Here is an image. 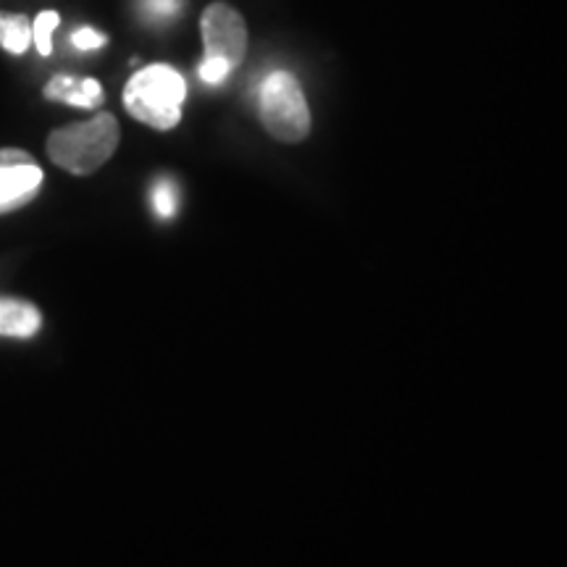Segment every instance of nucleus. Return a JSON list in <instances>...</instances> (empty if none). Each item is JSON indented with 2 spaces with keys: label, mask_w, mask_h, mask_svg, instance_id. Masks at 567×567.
<instances>
[{
  "label": "nucleus",
  "mask_w": 567,
  "mask_h": 567,
  "mask_svg": "<svg viewBox=\"0 0 567 567\" xmlns=\"http://www.w3.org/2000/svg\"><path fill=\"white\" fill-rule=\"evenodd\" d=\"M122 130L113 113H95L90 122L69 124L51 132L48 137V158L63 172L74 176H90L116 153Z\"/></svg>",
  "instance_id": "nucleus-1"
},
{
  "label": "nucleus",
  "mask_w": 567,
  "mask_h": 567,
  "mask_svg": "<svg viewBox=\"0 0 567 567\" xmlns=\"http://www.w3.org/2000/svg\"><path fill=\"white\" fill-rule=\"evenodd\" d=\"M184 97H187V82L166 63L140 69L124 87V105L130 116L158 132L174 130L182 122Z\"/></svg>",
  "instance_id": "nucleus-2"
},
{
  "label": "nucleus",
  "mask_w": 567,
  "mask_h": 567,
  "mask_svg": "<svg viewBox=\"0 0 567 567\" xmlns=\"http://www.w3.org/2000/svg\"><path fill=\"white\" fill-rule=\"evenodd\" d=\"M203 63L197 69L200 80L218 87L247 55V24L243 13L226 3H210L200 19Z\"/></svg>",
  "instance_id": "nucleus-3"
},
{
  "label": "nucleus",
  "mask_w": 567,
  "mask_h": 567,
  "mask_svg": "<svg viewBox=\"0 0 567 567\" xmlns=\"http://www.w3.org/2000/svg\"><path fill=\"white\" fill-rule=\"evenodd\" d=\"M260 122L279 142H302L310 132V109L292 71H274L260 84Z\"/></svg>",
  "instance_id": "nucleus-4"
},
{
  "label": "nucleus",
  "mask_w": 567,
  "mask_h": 567,
  "mask_svg": "<svg viewBox=\"0 0 567 567\" xmlns=\"http://www.w3.org/2000/svg\"><path fill=\"white\" fill-rule=\"evenodd\" d=\"M45 182L40 163L19 147H0V216L30 205Z\"/></svg>",
  "instance_id": "nucleus-5"
},
{
  "label": "nucleus",
  "mask_w": 567,
  "mask_h": 567,
  "mask_svg": "<svg viewBox=\"0 0 567 567\" xmlns=\"http://www.w3.org/2000/svg\"><path fill=\"white\" fill-rule=\"evenodd\" d=\"M42 95L48 97V101L53 103H66V105H74V109H97V105H103V87L97 80H76V76H66V74H59L53 76L51 82L45 84V92Z\"/></svg>",
  "instance_id": "nucleus-6"
},
{
  "label": "nucleus",
  "mask_w": 567,
  "mask_h": 567,
  "mask_svg": "<svg viewBox=\"0 0 567 567\" xmlns=\"http://www.w3.org/2000/svg\"><path fill=\"white\" fill-rule=\"evenodd\" d=\"M42 316L32 302L24 300H0V337L30 339L40 331Z\"/></svg>",
  "instance_id": "nucleus-7"
},
{
  "label": "nucleus",
  "mask_w": 567,
  "mask_h": 567,
  "mask_svg": "<svg viewBox=\"0 0 567 567\" xmlns=\"http://www.w3.org/2000/svg\"><path fill=\"white\" fill-rule=\"evenodd\" d=\"M0 48L13 55H24L32 48V19L24 13L0 11Z\"/></svg>",
  "instance_id": "nucleus-8"
},
{
  "label": "nucleus",
  "mask_w": 567,
  "mask_h": 567,
  "mask_svg": "<svg viewBox=\"0 0 567 567\" xmlns=\"http://www.w3.org/2000/svg\"><path fill=\"white\" fill-rule=\"evenodd\" d=\"M61 17L59 11H40L32 21V45L38 48L40 55L53 53V32L59 30Z\"/></svg>",
  "instance_id": "nucleus-9"
},
{
  "label": "nucleus",
  "mask_w": 567,
  "mask_h": 567,
  "mask_svg": "<svg viewBox=\"0 0 567 567\" xmlns=\"http://www.w3.org/2000/svg\"><path fill=\"white\" fill-rule=\"evenodd\" d=\"M153 208L161 218H172L176 213V187L172 179H158L153 187Z\"/></svg>",
  "instance_id": "nucleus-10"
},
{
  "label": "nucleus",
  "mask_w": 567,
  "mask_h": 567,
  "mask_svg": "<svg viewBox=\"0 0 567 567\" xmlns=\"http://www.w3.org/2000/svg\"><path fill=\"white\" fill-rule=\"evenodd\" d=\"M105 42H109V38H105L103 32L92 30V27H80V30L71 32V45H74L76 51H97Z\"/></svg>",
  "instance_id": "nucleus-11"
},
{
  "label": "nucleus",
  "mask_w": 567,
  "mask_h": 567,
  "mask_svg": "<svg viewBox=\"0 0 567 567\" xmlns=\"http://www.w3.org/2000/svg\"><path fill=\"white\" fill-rule=\"evenodd\" d=\"M147 11L153 13V17H158V19H166V17H172V13L179 9V0H147Z\"/></svg>",
  "instance_id": "nucleus-12"
}]
</instances>
